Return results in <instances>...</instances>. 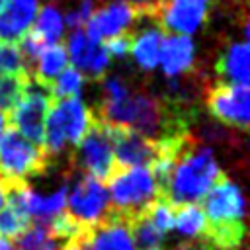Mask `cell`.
Returning <instances> with one entry per match:
<instances>
[{"instance_id":"26","label":"cell","mask_w":250,"mask_h":250,"mask_svg":"<svg viewBox=\"0 0 250 250\" xmlns=\"http://www.w3.org/2000/svg\"><path fill=\"white\" fill-rule=\"evenodd\" d=\"M29 80L31 78L27 72L0 76V111L2 113H10L14 109V105L23 96Z\"/></svg>"},{"instance_id":"28","label":"cell","mask_w":250,"mask_h":250,"mask_svg":"<svg viewBox=\"0 0 250 250\" xmlns=\"http://www.w3.org/2000/svg\"><path fill=\"white\" fill-rule=\"evenodd\" d=\"M96 10V0H78V4L74 8H70L64 14V23L72 29H80L82 25H86L88 18L92 16V12Z\"/></svg>"},{"instance_id":"8","label":"cell","mask_w":250,"mask_h":250,"mask_svg":"<svg viewBox=\"0 0 250 250\" xmlns=\"http://www.w3.org/2000/svg\"><path fill=\"white\" fill-rule=\"evenodd\" d=\"M203 105L217 123L230 131H246L250 121V94L248 86L236 84H209L203 94Z\"/></svg>"},{"instance_id":"27","label":"cell","mask_w":250,"mask_h":250,"mask_svg":"<svg viewBox=\"0 0 250 250\" xmlns=\"http://www.w3.org/2000/svg\"><path fill=\"white\" fill-rule=\"evenodd\" d=\"M21 72H27V68L18 45L0 43V76L21 74Z\"/></svg>"},{"instance_id":"4","label":"cell","mask_w":250,"mask_h":250,"mask_svg":"<svg viewBox=\"0 0 250 250\" xmlns=\"http://www.w3.org/2000/svg\"><path fill=\"white\" fill-rule=\"evenodd\" d=\"M107 197L111 199V211L127 221L146 211L156 199L162 197L160 186L150 172L143 166H115L107 176Z\"/></svg>"},{"instance_id":"16","label":"cell","mask_w":250,"mask_h":250,"mask_svg":"<svg viewBox=\"0 0 250 250\" xmlns=\"http://www.w3.org/2000/svg\"><path fill=\"white\" fill-rule=\"evenodd\" d=\"M248 41H229L215 61V70L219 74V82L248 86L250 70H248Z\"/></svg>"},{"instance_id":"29","label":"cell","mask_w":250,"mask_h":250,"mask_svg":"<svg viewBox=\"0 0 250 250\" xmlns=\"http://www.w3.org/2000/svg\"><path fill=\"white\" fill-rule=\"evenodd\" d=\"M131 41H133V35L125 33V35H117V37H111L104 43L109 59H125L131 51Z\"/></svg>"},{"instance_id":"33","label":"cell","mask_w":250,"mask_h":250,"mask_svg":"<svg viewBox=\"0 0 250 250\" xmlns=\"http://www.w3.org/2000/svg\"><path fill=\"white\" fill-rule=\"evenodd\" d=\"M176 250H197L193 244H184V246H180V248H176Z\"/></svg>"},{"instance_id":"17","label":"cell","mask_w":250,"mask_h":250,"mask_svg":"<svg viewBox=\"0 0 250 250\" xmlns=\"http://www.w3.org/2000/svg\"><path fill=\"white\" fill-rule=\"evenodd\" d=\"M158 64L168 78H176L180 74L193 70L195 68V45H193V41L186 35L164 37Z\"/></svg>"},{"instance_id":"14","label":"cell","mask_w":250,"mask_h":250,"mask_svg":"<svg viewBox=\"0 0 250 250\" xmlns=\"http://www.w3.org/2000/svg\"><path fill=\"white\" fill-rule=\"evenodd\" d=\"M70 250H135L129 221L111 211L104 223L90 229Z\"/></svg>"},{"instance_id":"15","label":"cell","mask_w":250,"mask_h":250,"mask_svg":"<svg viewBox=\"0 0 250 250\" xmlns=\"http://www.w3.org/2000/svg\"><path fill=\"white\" fill-rule=\"evenodd\" d=\"M39 0H4L0 10V43L16 45L31 29Z\"/></svg>"},{"instance_id":"5","label":"cell","mask_w":250,"mask_h":250,"mask_svg":"<svg viewBox=\"0 0 250 250\" xmlns=\"http://www.w3.org/2000/svg\"><path fill=\"white\" fill-rule=\"evenodd\" d=\"M53 164L45 156L43 148L23 139L14 129L6 131L0 141V180L8 189L27 184L31 178L49 174Z\"/></svg>"},{"instance_id":"2","label":"cell","mask_w":250,"mask_h":250,"mask_svg":"<svg viewBox=\"0 0 250 250\" xmlns=\"http://www.w3.org/2000/svg\"><path fill=\"white\" fill-rule=\"evenodd\" d=\"M223 176L215 150L201 145L193 135L188 146L176 158L168 180L162 188V197L172 205H188L203 199L211 186Z\"/></svg>"},{"instance_id":"18","label":"cell","mask_w":250,"mask_h":250,"mask_svg":"<svg viewBox=\"0 0 250 250\" xmlns=\"http://www.w3.org/2000/svg\"><path fill=\"white\" fill-rule=\"evenodd\" d=\"M66 51L62 45L55 43V45H45L39 55L35 57L33 64L29 66L27 74L33 82H37L39 86L49 88L51 82L62 72V68H66Z\"/></svg>"},{"instance_id":"13","label":"cell","mask_w":250,"mask_h":250,"mask_svg":"<svg viewBox=\"0 0 250 250\" xmlns=\"http://www.w3.org/2000/svg\"><path fill=\"white\" fill-rule=\"evenodd\" d=\"M64 51H66V57L72 61L74 68L92 80L104 78L109 66V61H111L105 47L100 41L92 39L82 29H74L68 35Z\"/></svg>"},{"instance_id":"10","label":"cell","mask_w":250,"mask_h":250,"mask_svg":"<svg viewBox=\"0 0 250 250\" xmlns=\"http://www.w3.org/2000/svg\"><path fill=\"white\" fill-rule=\"evenodd\" d=\"M211 18V0H160L154 21L164 31H174L178 35L197 33Z\"/></svg>"},{"instance_id":"30","label":"cell","mask_w":250,"mask_h":250,"mask_svg":"<svg viewBox=\"0 0 250 250\" xmlns=\"http://www.w3.org/2000/svg\"><path fill=\"white\" fill-rule=\"evenodd\" d=\"M125 2L137 6L145 14V18H150V20H154V12H156V8L160 4V0H125Z\"/></svg>"},{"instance_id":"11","label":"cell","mask_w":250,"mask_h":250,"mask_svg":"<svg viewBox=\"0 0 250 250\" xmlns=\"http://www.w3.org/2000/svg\"><path fill=\"white\" fill-rule=\"evenodd\" d=\"M143 18L145 14L137 6L125 0H113L92 12V16L86 21V33L102 43L104 39L107 41L111 37L125 35L133 27V23Z\"/></svg>"},{"instance_id":"19","label":"cell","mask_w":250,"mask_h":250,"mask_svg":"<svg viewBox=\"0 0 250 250\" xmlns=\"http://www.w3.org/2000/svg\"><path fill=\"white\" fill-rule=\"evenodd\" d=\"M162 43H164V31L158 25L146 27L137 37H133L129 53L133 55V59H135V62L141 70L150 72L158 66Z\"/></svg>"},{"instance_id":"35","label":"cell","mask_w":250,"mask_h":250,"mask_svg":"<svg viewBox=\"0 0 250 250\" xmlns=\"http://www.w3.org/2000/svg\"><path fill=\"white\" fill-rule=\"evenodd\" d=\"M238 250H246V248H238Z\"/></svg>"},{"instance_id":"34","label":"cell","mask_w":250,"mask_h":250,"mask_svg":"<svg viewBox=\"0 0 250 250\" xmlns=\"http://www.w3.org/2000/svg\"><path fill=\"white\" fill-rule=\"evenodd\" d=\"M2 6H4V0H0V10H2Z\"/></svg>"},{"instance_id":"12","label":"cell","mask_w":250,"mask_h":250,"mask_svg":"<svg viewBox=\"0 0 250 250\" xmlns=\"http://www.w3.org/2000/svg\"><path fill=\"white\" fill-rule=\"evenodd\" d=\"M111 146H113V156L117 166H143L150 168L158 156V146L156 141H150L135 131L123 129V127H111L105 125Z\"/></svg>"},{"instance_id":"9","label":"cell","mask_w":250,"mask_h":250,"mask_svg":"<svg viewBox=\"0 0 250 250\" xmlns=\"http://www.w3.org/2000/svg\"><path fill=\"white\" fill-rule=\"evenodd\" d=\"M51 102H53V96L49 88L39 86L37 82L29 80L23 96L14 105V109L6 115V119L16 133L31 141L33 145H39L43 141L45 119H47Z\"/></svg>"},{"instance_id":"23","label":"cell","mask_w":250,"mask_h":250,"mask_svg":"<svg viewBox=\"0 0 250 250\" xmlns=\"http://www.w3.org/2000/svg\"><path fill=\"white\" fill-rule=\"evenodd\" d=\"M14 250H61V248L49 225L33 223L27 227V230L20 238H16Z\"/></svg>"},{"instance_id":"21","label":"cell","mask_w":250,"mask_h":250,"mask_svg":"<svg viewBox=\"0 0 250 250\" xmlns=\"http://www.w3.org/2000/svg\"><path fill=\"white\" fill-rule=\"evenodd\" d=\"M178 234H182L186 240H201L207 230V221L203 215V209L195 203L188 205H174V227Z\"/></svg>"},{"instance_id":"25","label":"cell","mask_w":250,"mask_h":250,"mask_svg":"<svg viewBox=\"0 0 250 250\" xmlns=\"http://www.w3.org/2000/svg\"><path fill=\"white\" fill-rule=\"evenodd\" d=\"M86 84V76L74 66L62 68V72L51 82L49 92L53 98H80Z\"/></svg>"},{"instance_id":"32","label":"cell","mask_w":250,"mask_h":250,"mask_svg":"<svg viewBox=\"0 0 250 250\" xmlns=\"http://www.w3.org/2000/svg\"><path fill=\"white\" fill-rule=\"evenodd\" d=\"M6 123H8L6 113L0 111V141H2V137H4V133H6Z\"/></svg>"},{"instance_id":"6","label":"cell","mask_w":250,"mask_h":250,"mask_svg":"<svg viewBox=\"0 0 250 250\" xmlns=\"http://www.w3.org/2000/svg\"><path fill=\"white\" fill-rule=\"evenodd\" d=\"M115 166L117 164L107 129L104 123L96 119L90 131L84 135V139L66 156V170L105 182L107 176L115 170Z\"/></svg>"},{"instance_id":"3","label":"cell","mask_w":250,"mask_h":250,"mask_svg":"<svg viewBox=\"0 0 250 250\" xmlns=\"http://www.w3.org/2000/svg\"><path fill=\"white\" fill-rule=\"evenodd\" d=\"M94 121L96 117L92 109L80 98H53L41 141L49 162L55 166L61 158L68 156L90 131Z\"/></svg>"},{"instance_id":"7","label":"cell","mask_w":250,"mask_h":250,"mask_svg":"<svg viewBox=\"0 0 250 250\" xmlns=\"http://www.w3.org/2000/svg\"><path fill=\"white\" fill-rule=\"evenodd\" d=\"M68 182H70V193H66V203H68L66 213L80 227L90 230L111 215L109 197L104 182L76 172H70Z\"/></svg>"},{"instance_id":"22","label":"cell","mask_w":250,"mask_h":250,"mask_svg":"<svg viewBox=\"0 0 250 250\" xmlns=\"http://www.w3.org/2000/svg\"><path fill=\"white\" fill-rule=\"evenodd\" d=\"M129 230L135 248L139 250H162L164 244V232L154 227V223L146 217V213H139L129 221Z\"/></svg>"},{"instance_id":"31","label":"cell","mask_w":250,"mask_h":250,"mask_svg":"<svg viewBox=\"0 0 250 250\" xmlns=\"http://www.w3.org/2000/svg\"><path fill=\"white\" fill-rule=\"evenodd\" d=\"M8 191H10V189H8V186L0 180V209H2V207L6 205V201H8Z\"/></svg>"},{"instance_id":"1","label":"cell","mask_w":250,"mask_h":250,"mask_svg":"<svg viewBox=\"0 0 250 250\" xmlns=\"http://www.w3.org/2000/svg\"><path fill=\"white\" fill-rule=\"evenodd\" d=\"M205 236L197 250H238L246 238V201L242 189L223 174L203 195Z\"/></svg>"},{"instance_id":"24","label":"cell","mask_w":250,"mask_h":250,"mask_svg":"<svg viewBox=\"0 0 250 250\" xmlns=\"http://www.w3.org/2000/svg\"><path fill=\"white\" fill-rule=\"evenodd\" d=\"M29 223H31L29 217L10 199L0 209V236L2 238H8V240L20 238L27 230Z\"/></svg>"},{"instance_id":"20","label":"cell","mask_w":250,"mask_h":250,"mask_svg":"<svg viewBox=\"0 0 250 250\" xmlns=\"http://www.w3.org/2000/svg\"><path fill=\"white\" fill-rule=\"evenodd\" d=\"M29 33H33L43 45L59 43L64 33V20L61 10L55 4H45L43 8H39Z\"/></svg>"}]
</instances>
